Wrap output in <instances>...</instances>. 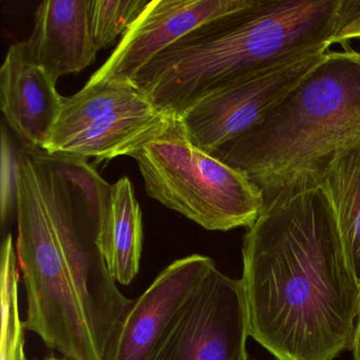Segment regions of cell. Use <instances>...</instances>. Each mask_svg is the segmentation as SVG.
<instances>
[{
  "label": "cell",
  "mask_w": 360,
  "mask_h": 360,
  "mask_svg": "<svg viewBox=\"0 0 360 360\" xmlns=\"http://www.w3.org/2000/svg\"><path fill=\"white\" fill-rule=\"evenodd\" d=\"M250 336L277 360H335L351 351L360 282L319 184L265 204L242 246Z\"/></svg>",
  "instance_id": "6da1fadb"
},
{
  "label": "cell",
  "mask_w": 360,
  "mask_h": 360,
  "mask_svg": "<svg viewBox=\"0 0 360 360\" xmlns=\"http://www.w3.org/2000/svg\"><path fill=\"white\" fill-rule=\"evenodd\" d=\"M342 0H252L198 27L131 82L153 106L180 119L202 98L283 63L328 51Z\"/></svg>",
  "instance_id": "7a4b0ae2"
},
{
  "label": "cell",
  "mask_w": 360,
  "mask_h": 360,
  "mask_svg": "<svg viewBox=\"0 0 360 360\" xmlns=\"http://www.w3.org/2000/svg\"><path fill=\"white\" fill-rule=\"evenodd\" d=\"M360 148V52L330 51L250 131L212 155L245 174L265 204L319 184L328 166Z\"/></svg>",
  "instance_id": "3957f363"
},
{
  "label": "cell",
  "mask_w": 360,
  "mask_h": 360,
  "mask_svg": "<svg viewBox=\"0 0 360 360\" xmlns=\"http://www.w3.org/2000/svg\"><path fill=\"white\" fill-rule=\"evenodd\" d=\"M96 349L109 342L132 301L115 283L100 239L111 186L87 160L26 147Z\"/></svg>",
  "instance_id": "277c9868"
},
{
  "label": "cell",
  "mask_w": 360,
  "mask_h": 360,
  "mask_svg": "<svg viewBox=\"0 0 360 360\" xmlns=\"http://www.w3.org/2000/svg\"><path fill=\"white\" fill-rule=\"evenodd\" d=\"M132 158L149 197L207 231L248 229L264 210L260 189L239 170L193 146L176 117Z\"/></svg>",
  "instance_id": "5b68a950"
},
{
  "label": "cell",
  "mask_w": 360,
  "mask_h": 360,
  "mask_svg": "<svg viewBox=\"0 0 360 360\" xmlns=\"http://www.w3.org/2000/svg\"><path fill=\"white\" fill-rule=\"evenodd\" d=\"M18 264L28 299L26 328L68 360H104L91 333L60 250L26 149L18 172Z\"/></svg>",
  "instance_id": "8992f818"
},
{
  "label": "cell",
  "mask_w": 360,
  "mask_h": 360,
  "mask_svg": "<svg viewBox=\"0 0 360 360\" xmlns=\"http://www.w3.org/2000/svg\"><path fill=\"white\" fill-rule=\"evenodd\" d=\"M172 117L129 85H85L63 98L62 108L43 150L98 161L132 157Z\"/></svg>",
  "instance_id": "52a82bcc"
},
{
  "label": "cell",
  "mask_w": 360,
  "mask_h": 360,
  "mask_svg": "<svg viewBox=\"0 0 360 360\" xmlns=\"http://www.w3.org/2000/svg\"><path fill=\"white\" fill-rule=\"evenodd\" d=\"M326 52H315L261 71L202 98L179 119L187 138L193 146L214 155L261 123Z\"/></svg>",
  "instance_id": "ba28073f"
},
{
  "label": "cell",
  "mask_w": 360,
  "mask_h": 360,
  "mask_svg": "<svg viewBox=\"0 0 360 360\" xmlns=\"http://www.w3.org/2000/svg\"><path fill=\"white\" fill-rule=\"evenodd\" d=\"M248 337L241 279L216 266L185 305L153 360H250Z\"/></svg>",
  "instance_id": "9c48e42d"
},
{
  "label": "cell",
  "mask_w": 360,
  "mask_h": 360,
  "mask_svg": "<svg viewBox=\"0 0 360 360\" xmlns=\"http://www.w3.org/2000/svg\"><path fill=\"white\" fill-rule=\"evenodd\" d=\"M214 261L193 254L174 261L136 300L117 324L104 360H153Z\"/></svg>",
  "instance_id": "30bf717a"
},
{
  "label": "cell",
  "mask_w": 360,
  "mask_h": 360,
  "mask_svg": "<svg viewBox=\"0 0 360 360\" xmlns=\"http://www.w3.org/2000/svg\"><path fill=\"white\" fill-rule=\"evenodd\" d=\"M252 0H153L86 85H129L153 58L198 27Z\"/></svg>",
  "instance_id": "8fae6325"
},
{
  "label": "cell",
  "mask_w": 360,
  "mask_h": 360,
  "mask_svg": "<svg viewBox=\"0 0 360 360\" xmlns=\"http://www.w3.org/2000/svg\"><path fill=\"white\" fill-rule=\"evenodd\" d=\"M63 98L56 81L29 58L24 41L13 44L0 70V102L8 125L25 146L44 149Z\"/></svg>",
  "instance_id": "7c38bea8"
},
{
  "label": "cell",
  "mask_w": 360,
  "mask_h": 360,
  "mask_svg": "<svg viewBox=\"0 0 360 360\" xmlns=\"http://www.w3.org/2000/svg\"><path fill=\"white\" fill-rule=\"evenodd\" d=\"M92 0H45L35 13L34 28L25 43L32 62L54 81L79 73L100 51L91 22Z\"/></svg>",
  "instance_id": "4fadbf2b"
},
{
  "label": "cell",
  "mask_w": 360,
  "mask_h": 360,
  "mask_svg": "<svg viewBox=\"0 0 360 360\" xmlns=\"http://www.w3.org/2000/svg\"><path fill=\"white\" fill-rule=\"evenodd\" d=\"M143 240L142 210L131 181L124 176L111 186L100 239L109 271L123 285L138 275Z\"/></svg>",
  "instance_id": "5bb4252c"
},
{
  "label": "cell",
  "mask_w": 360,
  "mask_h": 360,
  "mask_svg": "<svg viewBox=\"0 0 360 360\" xmlns=\"http://www.w3.org/2000/svg\"><path fill=\"white\" fill-rule=\"evenodd\" d=\"M319 185L334 210L345 252L360 282V148L335 160Z\"/></svg>",
  "instance_id": "9a60e30c"
},
{
  "label": "cell",
  "mask_w": 360,
  "mask_h": 360,
  "mask_svg": "<svg viewBox=\"0 0 360 360\" xmlns=\"http://www.w3.org/2000/svg\"><path fill=\"white\" fill-rule=\"evenodd\" d=\"M18 258L13 237L8 233L1 246V340L0 360H28L25 353L26 324L18 301Z\"/></svg>",
  "instance_id": "2e32d148"
},
{
  "label": "cell",
  "mask_w": 360,
  "mask_h": 360,
  "mask_svg": "<svg viewBox=\"0 0 360 360\" xmlns=\"http://www.w3.org/2000/svg\"><path fill=\"white\" fill-rule=\"evenodd\" d=\"M148 4L146 0H92V30L98 50L123 37Z\"/></svg>",
  "instance_id": "e0dca14e"
},
{
  "label": "cell",
  "mask_w": 360,
  "mask_h": 360,
  "mask_svg": "<svg viewBox=\"0 0 360 360\" xmlns=\"http://www.w3.org/2000/svg\"><path fill=\"white\" fill-rule=\"evenodd\" d=\"M5 126L3 127V183H1V223L5 226L16 212L18 204V172L20 153L14 155L11 142L7 136Z\"/></svg>",
  "instance_id": "ac0fdd59"
},
{
  "label": "cell",
  "mask_w": 360,
  "mask_h": 360,
  "mask_svg": "<svg viewBox=\"0 0 360 360\" xmlns=\"http://www.w3.org/2000/svg\"><path fill=\"white\" fill-rule=\"evenodd\" d=\"M354 39H360V0H342L340 22L333 45L347 47V41Z\"/></svg>",
  "instance_id": "d6986e66"
},
{
  "label": "cell",
  "mask_w": 360,
  "mask_h": 360,
  "mask_svg": "<svg viewBox=\"0 0 360 360\" xmlns=\"http://www.w3.org/2000/svg\"><path fill=\"white\" fill-rule=\"evenodd\" d=\"M351 351L353 353L354 360H360V300L359 305H358L357 317H356L355 328H354Z\"/></svg>",
  "instance_id": "ffe728a7"
},
{
  "label": "cell",
  "mask_w": 360,
  "mask_h": 360,
  "mask_svg": "<svg viewBox=\"0 0 360 360\" xmlns=\"http://www.w3.org/2000/svg\"><path fill=\"white\" fill-rule=\"evenodd\" d=\"M44 360H68L66 358H58L56 357V356H50V357L45 358Z\"/></svg>",
  "instance_id": "44dd1931"
},
{
  "label": "cell",
  "mask_w": 360,
  "mask_h": 360,
  "mask_svg": "<svg viewBox=\"0 0 360 360\" xmlns=\"http://www.w3.org/2000/svg\"><path fill=\"white\" fill-rule=\"evenodd\" d=\"M250 360H255V359H250ZM275 360H277V359H275Z\"/></svg>",
  "instance_id": "7402d4cb"
}]
</instances>
